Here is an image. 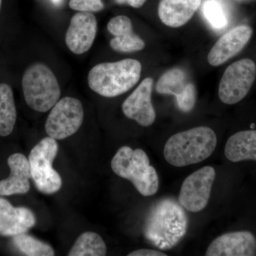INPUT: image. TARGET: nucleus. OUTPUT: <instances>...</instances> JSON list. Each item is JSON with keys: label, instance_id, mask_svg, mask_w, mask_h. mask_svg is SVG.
<instances>
[{"label": "nucleus", "instance_id": "25", "mask_svg": "<svg viewBox=\"0 0 256 256\" xmlns=\"http://www.w3.org/2000/svg\"><path fill=\"white\" fill-rule=\"evenodd\" d=\"M16 207H14L8 200L0 197V224L11 220L16 214Z\"/></svg>", "mask_w": 256, "mask_h": 256}, {"label": "nucleus", "instance_id": "12", "mask_svg": "<svg viewBox=\"0 0 256 256\" xmlns=\"http://www.w3.org/2000/svg\"><path fill=\"white\" fill-rule=\"evenodd\" d=\"M97 20L90 12H80L70 20L66 44L72 53L80 55L92 48L97 34Z\"/></svg>", "mask_w": 256, "mask_h": 256}, {"label": "nucleus", "instance_id": "6", "mask_svg": "<svg viewBox=\"0 0 256 256\" xmlns=\"http://www.w3.org/2000/svg\"><path fill=\"white\" fill-rule=\"evenodd\" d=\"M58 143L54 138L42 139L28 156L32 178L38 191L53 194L62 186V178L52 168V163L58 153Z\"/></svg>", "mask_w": 256, "mask_h": 256}, {"label": "nucleus", "instance_id": "20", "mask_svg": "<svg viewBox=\"0 0 256 256\" xmlns=\"http://www.w3.org/2000/svg\"><path fill=\"white\" fill-rule=\"evenodd\" d=\"M107 254V247L98 234L88 232L79 236L68 256H104Z\"/></svg>", "mask_w": 256, "mask_h": 256}, {"label": "nucleus", "instance_id": "23", "mask_svg": "<svg viewBox=\"0 0 256 256\" xmlns=\"http://www.w3.org/2000/svg\"><path fill=\"white\" fill-rule=\"evenodd\" d=\"M203 13L214 30H223L228 24L226 12L218 0H206L204 4Z\"/></svg>", "mask_w": 256, "mask_h": 256}, {"label": "nucleus", "instance_id": "15", "mask_svg": "<svg viewBox=\"0 0 256 256\" xmlns=\"http://www.w3.org/2000/svg\"><path fill=\"white\" fill-rule=\"evenodd\" d=\"M10 169L9 178L0 181V196L24 194L30 190L32 178L28 158L21 153H15L8 160Z\"/></svg>", "mask_w": 256, "mask_h": 256}, {"label": "nucleus", "instance_id": "26", "mask_svg": "<svg viewBox=\"0 0 256 256\" xmlns=\"http://www.w3.org/2000/svg\"><path fill=\"white\" fill-rule=\"evenodd\" d=\"M128 256H166L164 252L152 249H139L128 254Z\"/></svg>", "mask_w": 256, "mask_h": 256}, {"label": "nucleus", "instance_id": "13", "mask_svg": "<svg viewBox=\"0 0 256 256\" xmlns=\"http://www.w3.org/2000/svg\"><path fill=\"white\" fill-rule=\"evenodd\" d=\"M256 255V236L249 230H237L220 236L210 242L206 256Z\"/></svg>", "mask_w": 256, "mask_h": 256}, {"label": "nucleus", "instance_id": "16", "mask_svg": "<svg viewBox=\"0 0 256 256\" xmlns=\"http://www.w3.org/2000/svg\"><path fill=\"white\" fill-rule=\"evenodd\" d=\"M108 30L114 38L111 40V48L118 52L131 53L139 52L146 46L144 41L133 32L130 18L120 15L111 18Z\"/></svg>", "mask_w": 256, "mask_h": 256}, {"label": "nucleus", "instance_id": "3", "mask_svg": "<svg viewBox=\"0 0 256 256\" xmlns=\"http://www.w3.org/2000/svg\"><path fill=\"white\" fill-rule=\"evenodd\" d=\"M141 72L140 62L132 58L99 64L90 69L88 82L98 95L114 98L134 87L140 78Z\"/></svg>", "mask_w": 256, "mask_h": 256}, {"label": "nucleus", "instance_id": "2", "mask_svg": "<svg viewBox=\"0 0 256 256\" xmlns=\"http://www.w3.org/2000/svg\"><path fill=\"white\" fill-rule=\"evenodd\" d=\"M216 144V134L212 128H192L176 133L166 141L164 156L169 164L182 168L202 162L210 158Z\"/></svg>", "mask_w": 256, "mask_h": 256}, {"label": "nucleus", "instance_id": "11", "mask_svg": "<svg viewBox=\"0 0 256 256\" xmlns=\"http://www.w3.org/2000/svg\"><path fill=\"white\" fill-rule=\"evenodd\" d=\"M152 87V78H144L122 104L124 116L143 127L152 126L156 118L151 100Z\"/></svg>", "mask_w": 256, "mask_h": 256}, {"label": "nucleus", "instance_id": "1", "mask_svg": "<svg viewBox=\"0 0 256 256\" xmlns=\"http://www.w3.org/2000/svg\"><path fill=\"white\" fill-rule=\"evenodd\" d=\"M188 223V216L180 204L172 198H163L150 210L144 224V236L160 250H170L186 235Z\"/></svg>", "mask_w": 256, "mask_h": 256}, {"label": "nucleus", "instance_id": "18", "mask_svg": "<svg viewBox=\"0 0 256 256\" xmlns=\"http://www.w3.org/2000/svg\"><path fill=\"white\" fill-rule=\"evenodd\" d=\"M224 151L226 158L232 162H256V130L240 131L230 136Z\"/></svg>", "mask_w": 256, "mask_h": 256}, {"label": "nucleus", "instance_id": "10", "mask_svg": "<svg viewBox=\"0 0 256 256\" xmlns=\"http://www.w3.org/2000/svg\"><path fill=\"white\" fill-rule=\"evenodd\" d=\"M156 90L160 94L174 96L182 112H190L196 104V87L182 69L173 68L165 72L158 80Z\"/></svg>", "mask_w": 256, "mask_h": 256}, {"label": "nucleus", "instance_id": "22", "mask_svg": "<svg viewBox=\"0 0 256 256\" xmlns=\"http://www.w3.org/2000/svg\"><path fill=\"white\" fill-rule=\"evenodd\" d=\"M13 244L24 255L28 256H53L54 250L48 244L26 234L13 237Z\"/></svg>", "mask_w": 256, "mask_h": 256}, {"label": "nucleus", "instance_id": "27", "mask_svg": "<svg viewBox=\"0 0 256 256\" xmlns=\"http://www.w3.org/2000/svg\"><path fill=\"white\" fill-rule=\"evenodd\" d=\"M146 0H116L119 4H128L134 8H140L144 5Z\"/></svg>", "mask_w": 256, "mask_h": 256}, {"label": "nucleus", "instance_id": "8", "mask_svg": "<svg viewBox=\"0 0 256 256\" xmlns=\"http://www.w3.org/2000/svg\"><path fill=\"white\" fill-rule=\"evenodd\" d=\"M84 118L82 102L75 98L65 97L54 106L47 118L45 130L48 137L64 140L75 134Z\"/></svg>", "mask_w": 256, "mask_h": 256}, {"label": "nucleus", "instance_id": "14", "mask_svg": "<svg viewBox=\"0 0 256 256\" xmlns=\"http://www.w3.org/2000/svg\"><path fill=\"white\" fill-rule=\"evenodd\" d=\"M252 28L240 25L227 32L220 37L208 53V64L218 66L238 54L247 44L252 36Z\"/></svg>", "mask_w": 256, "mask_h": 256}, {"label": "nucleus", "instance_id": "19", "mask_svg": "<svg viewBox=\"0 0 256 256\" xmlns=\"http://www.w3.org/2000/svg\"><path fill=\"white\" fill-rule=\"evenodd\" d=\"M16 109L11 86L0 84V136H10L14 130Z\"/></svg>", "mask_w": 256, "mask_h": 256}, {"label": "nucleus", "instance_id": "28", "mask_svg": "<svg viewBox=\"0 0 256 256\" xmlns=\"http://www.w3.org/2000/svg\"><path fill=\"white\" fill-rule=\"evenodd\" d=\"M50 1H52V2L54 4L58 6V5L62 4L64 0H50Z\"/></svg>", "mask_w": 256, "mask_h": 256}, {"label": "nucleus", "instance_id": "4", "mask_svg": "<svg viewBox=\"0 0 256 256\" xmlns=\"http://www.w3.org/2000/svg\"><path fill=\"white\" fill-rule=\"evenodd\" d=\"M111 168L114 174L130 181L142 196H152L158 191V173L142 150L122 146L112 158Z\"/></svg>", "mask_w": 256, "mask_h": 256}, {"label": "nucleus", "instance_id": "7", "mask_svg": "<svg viewBox=\"0 0 256 256\" xmlns=\"http://www.w3.org/2000/svg\"><path fill=\"white\" fill-rule=\"evenodd\" d=\"M256 76V64L249 58L229 66L220 79L218 88L220 101L227 105L238 104L248 94Z\"/></svg>", "mask_w": 256, "mask_h": 256}, {"label": "nucleus", "instance_id": "21", "mask_svg": "<svg viewBox=\"0 0 256 256\" xmlns=\"http://www.w3.org/2000/svg\"><path fill=\"white\" fill-rule=\"evenodd\" d=\"M36 224V218L31 210L25 207H16V214L11 220L0 224V236L14 237L26 234Z\"/></svg>", "mask_w": 256, "mask_h": 256}, {"label": "nucleus", "instance_id": "5", "mask_svg": "<svg viewBox=\"0 0 256 256\" xmlns=\"http://www.w3.org/2000/svg\"><path fill=\"white\" fill-rule=\"evenodd\" d=\"M22 85L26 104L38 112H47L60 100V84L45 64L30 66L24 74Z\"/></svg>", "mask_w": 256, "mask_h": 256}, {"label": "nucleus", "instance_id": "9", "mask_svg": "<svg viewBox=\"0 0 256 256\" xmlns=\"http://www.w3.org/2000/svg\"><path fill=\"white\" fill-rule=\"evenodd\" d=\"M216 171L206 166L197 170L185 178L178 195V202L188 212H201L208 204Z\"/></svg>", "mask_w": 256, "mask_h": 256}, {"label": "nucleus", "instance_id": "29", "mask_svg": "<svg viewBox=\"0 0 256 256\" xmlns=\"http://www.w3.org/2000/svg\"><path fill=\"white\" fill-rule=\"evenodd\" d=\"M2 2V0H0V10H1Z\"/></svg>", "mask_w": 256, "mask_h": 256}, {"label": "nucleus", "instance_id": "24", "mask_svg": "<svg viewBox=\"0 0 256 256\" xmlns=\"http://www.w3.org/2000/svg\"><path fill=\"white\" fill-rule=\"evenodd\" d=\"M69 6L76 11L92 12L104 10V4L101 0H70Z\"/></svg>", "mask_w": 256, "mask_h": 256}, {"label": "nucleus", "instance_id": "17", "mask_svg": "<svg viewBox=\"0 0 256 256\" xmlns=\"http://www.w3.org/2000/svg\"><path fill=\"white\" fill-rule=\"evenodd\" d=\"M201 4L202 0H160L158 15L166 26L180 28L191 20Z\"/></svg>", "mask_w": 256, "mask_h": 256}]
</instances>
